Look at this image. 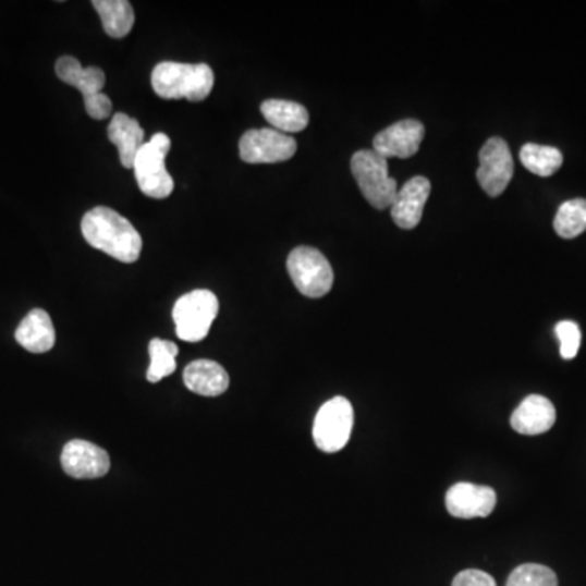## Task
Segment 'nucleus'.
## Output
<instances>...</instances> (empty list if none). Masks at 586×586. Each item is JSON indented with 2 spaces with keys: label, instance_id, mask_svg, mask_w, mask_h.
<instances>
[{
  "label": "nucleus",
  "instance_id": "1",
  "mask_svg": "<svg viewBox=\"0 0 586 586\" xmlns=\"http://www.w3.org/2000/svg\"><path fill=\"white\" fill-rule=\"evenodd\" d=\"M85 242L118 261L133 265L143 253V236L130 220L110 207H95L82 219Z\"/></svg>",
  "mask_w": 586,
  "mask_h": 586
},
{
  "label": "nucleus",
  "instance_id": "2",
  "mask_svg": "<svg viewBox=\"0 0 586 586\" xmlns=\"http://www.w3.org/2000/svg\"><path fill=\"white\" fill-rule=\"evenodd\" d=\"M212 69L207 64L160 62L151 72V88L163 100L203 101L213 88Z\"/></svg>",
  "mask_w": 586,
  "mask_h": 586
},
{
  "label": "nucleus",
  "instance_id": "3",
  "mask_svg": "<svg viewBox=\"0 0 586 586\" xmlns=\"http://www.w3.org/2000/svg\"><path fill=\"white\" fill-rule=\"evenodd\" d=\"M56 74L64 84L77 88L84 95L85 110L91 120L103 121L111 117L113 103L103 94L107 75L100 68H82L72 56H62L56 62Z\"/></svg>",
  "mask_w": 586,
  "mask_h": 586
},
{
  "label": "nucleus",
  "instance_id": "4",
  "mask_svg": "<svg viewBox=\"0 0 586 586\" xmlns=\"http://www.w3.org/2000/svg\"><path fill=\"white\" fill-rule=\"evenodd\" d=\"M351 170L361 193L375 209H388L398 196V183L390 176L388 160L375 150L355 151Z\"/></svg>",
  "mask_w": 586,
  "mask_h": 586
},
{
  "label": "nucleus",
  "instance_id": "5",
  "mask_svg": "<svg viewBox=\"0 0 586 586\" xmlns=\"http://www.w3.org/2000/svg\"><path fill=\"white\" fill-rule=\"evenodd\" d=\"M171 148V141L167 134H154L148 143L144 144L134 161V174L141 191L154 199H167L174 190L173 178L164 167V158Z\"/></svg>",
  "mask_w": 586,
  "mask_h": 586
},
{
  "label": "nucleus",
  "instance_id": "6",
  "mask_svg": "<svg viewBox=\"0 0 586 586\" xmlns=\"http://www.w3.org/2000/svg\"><path fill=\"white\" fill-rule=\"evenodd\" d=\"M219 315V300L210 291H193L178 298L173 306L176 335L184 342H199L209 334Z\"/></svg>",
  "mask_w": 586,
  "mask_h": 586
},
{
  "label": "nucleus",
  "instance_id": "7",
  "mask_svg": "<svg viewBox=\"0 0 586 586\" xmlns=\"http://www.w3.org/2000/svg\"><path fill=\"white\" fill-rule=\"evenodd\" d=\"M288 271L293 285L302 295L321 298L331 292L334 272L326 256L312 246H298L288 259Z\"/></svg>",
  "mask_w": 586,
  "mask_h": 586
},
{
  "label": "nucleus",
  "instance_id": "8",
  "mask_svg": "<svg viewBox=\"0 0 586 586\" xmlns=\"http://www.w3.org/2000/svg\"><path fill=\"white\" fill-rule=\"evenodd\" d=\"M354 410L345 398L335 396L322 404L313 424V439L325 453H338L351 439Z\"/></svg>",
  "mask_w": 586,
  "mask_h": 586
},
{
  "label": "nucleus",
  "instance_id": "9",
  "mask_svg": "<svg viewBox=\"0 0 586 586\" xmlns=\"http://www.w3.org/2000/svg\"><path fill=\"white\" fill-rule=\"evenodd\" d=\"M296 143L289 134L276 130H252L240 139V157L246 163H279L291 160Z\"/></svg>",
  "mask_w": 586,
  "mask_h": 586
},
{
  "label": "nucleus",
  "instance_id": "10",
  "mask_svg": "<svg viewBox=\"0 0 586 586\" xmlns=\"http://www.w3.org/2000/svg\"><path fill=\"white\" fill-rule=\"evenodd\" d=\"M476 176L489 196H500L506 190L513 176V158L505 141L492 137L484 144L479 151Z\"/></svg>",
  "mask_w": 586,
  "mask_h": 586
},
{
  "label": "nucleus",
  "instance_id": "11",
  "mask_svg": "<svg viewBox=\"0 0 586 586\" xmlns=\"http://www.w3.org/2000/svg\"><path fill=\"white\" fill-rule=\"evenodd\" d=\"M62 469L74 479H98L110 471L107 451L85 440H72L61 454Z\"/></svg>",
  "mask_w": 586,
  "mask_h": 586
},
{
  "label": "nucleus",
  "instance_id": "12",
  "mask_svg": "<svg viewBox=\"0 0 586 586\" xmlns=\"http://www.w3.org/2000/svg\"><path fill=\"white\" fill-rule=\"evenodd\" d=\"M496 505L497 493L492 487L460 483L447 493V509L454 518H486Z\"/></svg>",
  "mask_w": 586,
  "mask_h": 586
},
{
  "label": "nucleus",
  "instance_id": "13",
  "mask_svg": "<svg viewBox=\"0 0 586 586\" xmlns=\"http://www.w3.org/2000/svg\"><path fill=\"white\" fill-rule=\"evenodd\" d=\"M426 127L416 120L398 121L375 136L374 150L387 158H410L419 151Z\"/></svg>",
  "mask_w": 586,
  "mask_h": 586
},
{
  "label": "nucleus",
  "instance_id": "14",
  "mask_svg": "<svg viewBox=\"0 0 586 586\" xmlns=\"http://www.w3.org/2000/svg\"><path fill=\"white\" fill-rule=\"evenodd\" d=\"M430 191L432 184L426 176L411 178L401 190H398L396 199L391 206V217L400 229L413 230L419 225Z\"/></svg>",
  "mask_w": 586,
  "mask_h": 586
},
{
  "label": "nucleus",
  "instance_id": "15",
  "mask_svg": "<svg viewBox=\"0 0 586 586\" xmlns=\"http://www.w3.org/2000/svg\"><path fill=\"white\" fill-rule=\"evenodd\" d=\"M556 424V407L548 398L532 394L525 398L512 416V427L522 436H541Z\"/></svg>",
  "mask_w": 586,
  "mask_h": 586
},
{
  "label": "nucleus",
  "instance_id": "16",
  "mask_svg": "<svg viewBox=\"0 0 586 586\" xmlns=\"http://www.w3.org/2000/svg\"><path fill=\"white\" fill-rule=\"evenodd\" d=\"M15 339L23 349L33 354H45L56 344L54 325L51 316L41 308L32 309L20 322Z\"/></svg>",
  "mask_w": 586,
  "mask_h": 586
},
{
  "label": "nucleus",
  "instance_id": "17",
  "mask_svg": "<svg viewBox=\"0 0 586 586\" xmlns=\"http://www.w3.org/2000/svg\"><path fill=\"white\" fill-rule=\"evenodd\" d=\"M184 384L199 396H220L229 390L230 378L225 368L213 361H196L184 368Z\"/></svg>",
  "mask_w": 586,
  "mask_h": 586
},
{
  "label": "nucleus",
  "instance_id": "18",
  "mask_svg": "<svg viewBox=\"0 0 586 586\" xmlns=\"http://www.w3.org/2000/svg\"><path fill=\"white\" fill-rule=\"evenodd\" d=\"M144 137H146V133H144L139 121L124 113L114 114L110 126H108V139L118 147L121 164L124 168H134L137 154L146 144Z\"/></svg>",
  "mask_w": 586,
  "mask_h": 586
},
{
  "label": "nucleus",
  "instance_id": "19",
  "mask_svg": "<svg viewBox=\"0 0 586 586\" xmlns=\"http://www.w3.org/2000/svg\"><path fill=\"white\" fill-rule=\"evenodd\" d=\"M261 113L279 133H300L309 123L308 111L303 105L295 103V101L266 100L261 105Z\"/></svg>",
  "mask_w": 586,
  "mask_h": 586
},
{
  "label": "nucleus",
  "instance_id": "20",
  "mask_svg": "<svg viewBox=\"0 0 586 586\" xmlns=\"http://www.w3.org/2000/svg\"><path fill=\"white\" fill-rule=\"evenodd\" d=\"M91 5L101 19L105 32L111 38H124L134 26V10L127 0H94Z\"/></svg>",
  "mask_w": 586,
  "mask_h": 586
},
{
  "label": "nucleus",
  "instance_id": "21",
  "mask_svg": "<svg viewBox=\"0 0 586 586\" xmlns=\"http://www.w3.org/2000/svg\"><path fill=\"white\" fill-rule=\"evenodd\" d=\"M523 167L538 176H552L564 163L561 150L556 147L539 146V144H526L520 150Z\"/></svg>",
  "mask_w": 586,
  "mask_h": 586
},
{
  "label": "nucleus",
  "instance_id": "22",
  "mask_svg": "<svg viewBox=\"0 0 586 586\" xmlns=\"http://www.w3.org/2000/svg\"><path fill=\"white\" fill-rule=\"evenodd\" d=\"M148 354H150V367L147 370V380L150 383H158L176 370L178 345L174 342L151 339Z\"/></svg>",
  "mask_w": 586,
  "mask_h": 586
},
{
  "label": "nucleus",
  "instance_id": "23",
  "mask_svg": "<svg viewBox=\"0 0 586 586\" xmlns=\"http://www.w3.org/2000/svg\"><path fill=\"white\" fill-rule=\"evenodd\" d=\"M554 230L565 240L577 239L586 232V199H572L559 207Z\"/></svg>",
  "mask_w": 586,
  "mask_h": 586
},
{
  "label": "nucleus",
  "instance_id": "24",
  "mask_svg": "<svg viewBox=\"0 0 586 586\" xmlns=\"http://www.w3.org/2000/svg\"><path fill=\"white\" fill-rule=\"evenodd\" d=\"M554 571L539 564H525L516 567L506 581V586H558Z\"/></svg>",
  "mask_w": 586,
  "mask_h": 586
},
{
  "label": "nucleus",
  "instance_id": "25",
  "mask_svg": "<svg viewBox=\"0 0 586 586\" xmlns=\"http://www.w3.org/2000/svg\"><path fill=\"white\" fill-rule=\"evenodd\" d=\"M556 334L561 341V355L565 361H572L577 357L578 349H581L582 332L577 322L561 321L556 326Z\"/></svg>",
  "mask_w": 586,
  "mask_h": 586
},
{
  "label": "nucleus",
  "instance_id": "26",
  "mask_svg": "<svg viewBox=\"0 0 586 586\" xmlns=\"http://www.w3.org/2000/svg\"><path fill=\"white\" fill-rule=\"evenodd\" d=\"M451 586H497L496 581L490 577L489 574L483 571H469L460 572V574L454 577L453 585Z\"/></svg>",
  "mask_w": 586,
  "mask_h": 586
}]
</instances>
